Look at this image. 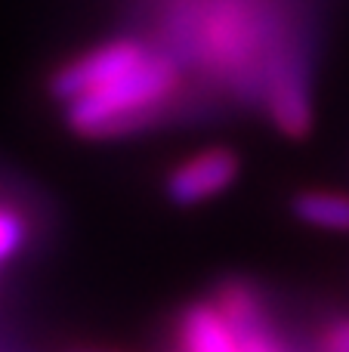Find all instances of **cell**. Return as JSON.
Returning <instances> with one entry per match:
<instances>
[{
  "mask_svg": "<svg viewBox=\"0 0 349 352\" xmlns=\"http://www.w3.org/2000/svg\"><path fill=\"white\" fill-rule=\"evenodd\" d=\"M313 28L300 19L275 16L263 65V99L272 124L288 140L313 130Z\"/></svg>",
  "mask_w": 349,
  "mask_h": 352,
  "instance_id": "6da1fadb",
  "label": "cell"
},
{
  "mask_svg": "<svg viewBox=\"0 0 349 352\" xmlns=\"http://www.w3.org/2000/svg\"><path fill=\"white\" fill-rule=\"evenodd\" d=\"M179 72L167 56L152 53L130 74L65 105V121L80 136H109L155 115L177 93Z\"/></svg>",
  "mask_w": 349,
  "mask_h": 352,
  "instance_id": "7a4b0ae2",
  "label": "cell"
},
{
  "mask_svg": "<svg viewBox=\"0 0 349 352\" xmlns=\"http://www.w3.org/2000/svg\"><path fill=\"white\" fill-rule=\"evenodd\" d=\"M179 352H288L247 285H223L216 300L192 303L177 324Z\"/></svg>",
  "mask_w": 349,
  "mask_h": 352,
  "instance_id": "3957f363",
  "label": "cell"
},
{
  "mask_svg": "<svg viewBox=\"0 0 349 352\" xmlns=\"http://www.w3.org/2000/svg\"><path fill=\"white\" fill-rule=\"evenodd\" d=\"M148 56L152 53H148L146 43L130 41V37L99 43V47L90 50V53L65 62V65L49 78L47 90L56 102L68 105V102H74V99L87 96V93L99 90V87H105V84H111V80L130 74L133 68H139Z\"/></svg>",
  "mask_w": 349,
  "mask_h": 352,
  "instance_id": "277c9868",
  "label": "cell"
},
{
  "mask_svg": "<svg viewBox=\"0 0 349 352\" xmlns=\"http://www.w3.org/2000/svg\"><path fill=\"white\" fill-rule=\"evenodd\" d=\"M241 173V158L226 146L204 148L195 158L173 167L164 179V195L173 207H198L223 195Z\"/></svg>",
  "mask_w": 349,
  "mask_h": 352,
  "instance_id": "5b68a950",
  "label": "cell"
},
{
  "mask_svg": "<svg viewBox=\"0 0 349 352\" xmlns=\"http://www.w3.org/2000/svg\"><path fill=\"white\" fill-rule=\"evenodd\" d=\"M291 213L297 223L319 232L349 235V192L337 188H303L291 198Z\"/></svg>",
  "mask_w": 349,
  "mask_h": 352,
  "instance_id": "8992f818",
  "label": "cell"
},
{
  "mask_svg": "<svg viewBox=\"0 0 349 352\" xmlns=\"http://www.w3.org/2000/svg\"><path fill=\"white\" fill-rule=\"evenodd\" d=\"M25 235H28L25 219L19 217V213L0 207V266H3L10 256L19 254V248L25 244Z\"/></svg>",
  "mask_w": 349,
  "mask_h": 352,
  "instance_id": "52a82bcc",
  "label": "cell"
},
{
  "mask_svg": "<svg viewBox=\"0 0 349 352\" xmlns=\"http://www.w3.org/2000/svg\"><path fill=\"white\" fill-rule=\"evenodd\" d=\"M319 352H349V318H340L322 331Z\"/></svg>",
  "mask_w": 349,
  "mask_h": 352,
  "instance_id": "ba28073f",
  "label": "cell"
},
{
  "mask_svg": "<svg viewBox=\"0 0 349 352\" xmlns=\"http://www.w3.org/2000/svg\"><path fill=\"white\" fill-rule=\"evenodd\" d=\"M80 352H99V349H80Z\"/></svg>",
  "mask_w": 349,
  "mask_h": 352,
  "instance_id": "9c48e42d",
  "label": "cell"
}]
</instances>
